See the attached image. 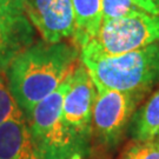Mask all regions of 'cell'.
<instances>
[{"label":"cell","mask_w":159,"mask_h":159,"mask_svg":"<svg viewBox=\"0 0 159 159\" xmlns=\"http://www.w3.org/2000/svg\"><path fill=\"white\" fill-rule=\"evenodd\" d=\"M80 50L66 41H39L27 47L7 67V86L25 118L33 107L73 73Z\"/></svg>","instance_id":"1"},{"label":"cell","mask_w":159,"mask_h":159,"mask_svg":"<svg viewBox=\"0 0 159 159\" xmlns=\"http://www.w3.org/2000/svg\"><path fill=\"white\" fill-rule=\"evenodd\" d=\"M81 61L97 91L113 90L145 96L159 83V43L120 56Z\"/></svg>","instance_id":"2"},{"label":"cell","mask_w":159,"mask_h":159,"mask_svg":"<svg viewBox=\"0 0 159 159\" xmlns=\"http://www.w3.org/2000/svg\"><path fill=\"white\" fill-rule=\"evenodd\" d=\"M71 75L26 117L32 148L38 159H70L85 151L86 145L63 119V102Z\"/></svg>","instance_id":"3"},{"label":"cell","mask_w":159,"mask_h":159,"mask_svg":"<svg viewBox=\"0 0 159 159\" xmlns=\"http://www.w3.org/2000/svg\"><path fill=\"white\" fill-rule=\"evenodd\" d=\"M159 43V16L146 12L102 20L96 37L80 48L81 60L120 56Z\"/></svg>","instance_id":"4"},{"label":"cell","mask_w":159,"mask_h":159,"mask_svg":"<svg viewBox=\"0 0 159 159\" xmlns=\"http://www.w3.org/2000/svg\"><path fill=\"white\" fill-rule=\"evenodd\" d=\"M143 97L113 90L97 91L92 113V133L98 142L107 148L119 142Z\"/></svg>","instance_id":"5"},{"label":"cell","mask_w":159,"mask_h":159,"mask_svg":"<svg viewBox=\"0 0 159 159\" xmlns=\"http://www.w3.org/2000/svg\"><path fill=\"white\" fill-rule=\"evenodd\" d=\"M97 89L84 64H78L70 78L64 97L63 119L67 127L85 145L92 133V113Z\"/></svg>","instance_id":"6"},{"label":"cell","mask_w":159,"mask_h":159,"mask_svg":"<svg viewBox=\"0 0 159 159\" xmlns=\"http://www.w3.org/2000/svg\"><path fill=\"white\" fill-rule=\"evenodd\" d=\"M34 38L35 27L27 16L25 0H0V72L33 45Z\"/></svg>","instance_id":"7"},{"label":"cell","mask_w":159,"mask_h":159,"mask_svg":"<svg viewBox=\"0 0 159 159\" xmlns=\"http://www.w3.org/2000/svg\"><path fill=\"white\" fill-rule=\"evenodd\" d=\"M31 23L44 41L57 44L73 38L74 12L71 0H25Z\"/></svg>","instance_id":"8"},{"label":"cell","mask_w":159,"mask_h":159,"mask_svg":"<svg viewBox=\"0 0 159 159\" xmlns=\"http://www.w3.org/2000/svg\"><path fill=\"white\" fill-rule=\"evenodd\" d=\"M0 159H38L24 114L12 117L0 124Z\"/></svg>","instance_id":"9"},{"label":"cell","mask_w":159,"mask_h":159,"mask_svg":"<svg viewBox=\"0 0 159 159\" xmlns=\"http://www.w3.org/2000/svg\"><path fill=\"white\" fill-rule=\"evenodd\" d=\"M74 12L72 44L81 48L96 37L102 23V0H71Z\"/></svg>","instance_id":"10"},{"label":"cell","mask_w":159,"mask_h":159,"mask_svg":"<svg viewBox=\"0 0 159 159\" xmlns=\"http://www.w3.org/2000/svg\"><path fill=\"white\" fill-rule=\"evenodd\" d=\"M134 142H146L159 137V90L132 117Z\"/></svg>","instance_id":"11"},{"label":"cell","mask_w":159,"mask_h":159,"mask_svg":"<svg viewBox=\"0 0 159 159\" xmlns=\"http://www.w3.org/2000/svg\"><path fill=\"white\" fill-rule=\"evenodd\" d=\"M134 0H102V20L132 17L143 13Z\"/></svg>","instance_id":"12"},{"label":"cell","mask_w":159,"mask_h":159,"mask_svg":"<svg viewBox=\"0 0 159 159\" xmlns=\"http://www.w3.org/2000/svg\"><path fill=\"white\" fill-rule=\"evenodd\" d=\"M119 159H159V137L146 142H134L124 150Z\"/></svg>","instance_id":"13"},{"label":"cell","mask_w":159,"mask_h":159,"mask_svg":"<svg viewBox=\"0 0 159 159\" xmlns=\"http://www.w3.org/2000/svg\"><path fill=\"white\" fill-rule=\"evenodd\" d=\"M24 114L12 97L8 86L0 78V124L12 117Z\"/></svg>","instance_id":"14"},{"label":"cell","mask_w":159,"mask_h":159,"mask_svg":"<svg viewBox=\"0 0 159 159\" xmlns=\"http://www.w3.org/2000/svg\"><path fill=\"white\" fill-rule=\"evenodd\" d=\"M134 1L146 13L159 16V0H134Z\"/></svg>","instance_id":"15"},{"label":"cell","mask_w":159,"mask_h":159,"mask_svg":"<svg viewBox=\"0 0 159 159\" xmlns=\"http://www.w3.org/2000/svg\"><path fill=\"white\" fill-rule=\"evenodd\" d=\"M70 159H83V154H80V153H75V154H73L72 157Z\"/></svg>","instance_id":"16"}]
</instances>
